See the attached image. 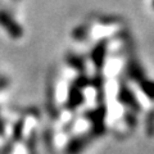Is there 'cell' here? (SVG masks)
Listing matches in <instances>:
<instances>
[{
    "instance_id": "cell-5",
    "label": "cell",
    "mask_w": 154,
    "mask_h": 154,
    "mask_svg": "<svg viewBox=\"0 0 154 154\" xmlns=\"http://www.w3.org/2000/svg\"><path fill=\"white\" fill-rule=\"evenodd\" d=\"M82 94L80 93V90L79 89H71L69 91V96H68V100H67V105H68L69 108H76V107H79V105L81 104V102H82Z\"/></svg>"
},
{
    "instance_id": "cell-2",
    "label": "cell",
    "mask_w": 154,
    "mask_h": 154,
    "mask_svg": "<svg viewBox=\"0 0 154 154\" xmlns=\"http://www.w3.org/2000/svg\"><path fill=\"white\" fill-rule=\"evenodd\" d=\"M91 136H93V135H80V136L73 137L67 144L66 153L67 154H80L88 146V144L91 140Z\"/></svg>"
},
{
    "instance_id": "cell-7",
    "label": "cell",
    "mask_w": 154,
    "mask_h": 154,
    "mask_svg": "<svg viewBox=\"0 0 154 154\" xmlns=\"http://www.w3.org/2000/svg\"><path fill=\"white\" fill-rule=\"evenodd\" d=\"M68 63H69V66H72L73 68L79 69V71H84V69H85L84 63H82V62H81L76 55H71V57H68Z\"/></svg>"
},
{
    "instance_id": "cell-1",
    "label": "cell",
    "mask_w": 154,
    "mask_h": 154,
    "mask_svg": "<svg viewBox=\"0 0 154 154\" xmlns=\"http://www.w3.org/2000/svg\"><path fill=\"white\" fill-rule=\"evenodd\" d=\"M0 26H2L13 38H19L23 35L22 27L4 11H0Z\"/></svg>"
},
{
    "instance_id": "cell-8",
    "label": "cell",
    "mask_w": 154,
    "mask_h": 154,
    "mask_svg": "<svg viewBox=\"0 0 154 154\" xmlns=\"http://www.w3.org/2000/svg\"><path fill=\"white\" fill-rule=\"evenodd\" d=\"M22 131H23V122H18L17 126L14 127V139L18 140L22 136Z\"/></svg>"
},
{
    "instance_id": "cell-6",
    "label": "cell",
    "mask_w": 154,
    "mask_h": 154,
    "mask_svg": "<svg viewBox=\"0 0 154 154\" xmlns=\"http://www.w3.org/2000/svg\"><path fill=\"white\" fill-rule=\"evenodd\" d=\"M140 86H141V90L145 93V95L149 99H154V82H150V81H141Z\"/></svg>"
},
{
    "instance_id": "cell-3",
    "label": "cell",
    "mask_w": 154,
    "mask_h": 154,
    "mask_svg": "<svg viewBox=\"0 0 154 154\" xmlns=\"http://www.w3.org/2000/svg\"><path fill=\"white\" fill-rule=\"evenodd\" d=\"M118 99L122 104L127 105V107H131L135 109H139V104H137V100L135 98V95L130 91L126 86L119 89V94H118Z\"/></svg>"
},
{
    "instance_id": "cell-4",
    "label": "cell",
    "mask_w": 154,
    "mask_h": 154,
    "mask_svg": "<svg viewBox=\"0 0 154 154\" xmlns=\"http://www.w3.org/2000/svg\"><path fill=\"white\" fill-rule=\"evenodd\" d=\"M105 51H107V44L105 42H99L98 45L94 48V51L91 53V59H93L94 64L100 68L104 64V57Z\"/></svg>"
},
{
    "instance_id": "cell-9",
    "label": "cell",
    "mask_w": 154,
    "mask_h": 154,
    "mask_svg": "<svg viewBox=\"0 0 154 154\" xmlns=\"http://www.w3.org/2000/svg\"><path fill=\"white\" fill-rule=\"evenodd\" d=\"M153 5H154V2H153Z\"/></svg>"
}]
</instances>
